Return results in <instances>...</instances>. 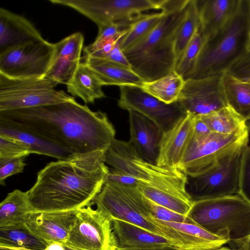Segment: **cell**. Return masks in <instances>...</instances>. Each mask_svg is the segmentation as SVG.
Masks as SVG:
<instances>
[{
	"mask_svg": "<svg viewBox=\"0 0 250 250\" xmlns=\"http://www.w3.org/2000/svg\"><path fill=\"white\" fill-rule=\"evenodd\" d=\"M123 38L117 42L114 48L104 59L131 69V65L121 47V43Z\"/></svg>",
	"mask_w": 250,
	"mask_h": 250,
	"instance_id": "cell-43",
	"label": "cell"
},
{
	"mask_svg": "<svg viewBox=\"0 0 250 250\" xmlns=\"http://www.w3.org/2000/svg\"><path fill=\"white\" fill-rule=\"evenodd\" d=\"M189 0H163L165 15L145 38L124 51L132 70L145 82L157 80L175 69V40Z\"/></svg>",
	"mask_w": 250,
	"mask_h": 250,
	"instance_id": "cell-3",
	"label": "cell"
},
{
	"mask_svg": "<svg viewBox=\"0 0 250 250\" xmlns=\"http://www.w3.org/2000/svg\"><path fill=\"white\" fill-rule=\"evenodd\" d=\"M93 205L112 220H121L166 238L163 225L154 218L146 197L137 187L105 180L89 206Z\"/></svg>",
	"mask_w": 250,
	"mask_h": 250,
	"instance_id": "cell-7",
	"label": "cell"
},
{
	"mask_svg": "<svg viewBox=\"0 0 250 250\" xmlns=\"http://www.w3.org/2000/svg\"><path fill=\"white\" fill-rule=\"evenodd\" d=\"M250 51V0H241L229 23L206 41L196 65L185 80L221 75Z\"/></svg>",
	"mask_w": 250,
	"mask_h": 250,
	"instance_id": "cell-4",
	"label": "cell"
},
{
	"mask_svg": "<svg viewBox=\"0 0 250 250\" xmlns=\"http://www.w3.org/2000/svg\"><path fill=\"white\" fill-rule=\"evenodd\" d=\"M130 139L141 157L157 165L163 132L151 121L133 110H129Z\"/></svg>",
	"mask_w": 250,
	"mask_h": 250,
	"instance_id": "cell-19",
	"label": "cell"
},
{
	"mask_svg": "<svg viewBox=\"0 0 250 250\" xmlns=\"http://www.w3.org/2000/svg\"><path fill=\"white\" fill-rule=\"evenodd\" d=\"M185 80L174 70L153 81L145 82L141 88L159 100L167 104L178 101Z\"/></svg>",
	"mask_w": 250,
	"mask_h": 250,
	"instance_id": "cell-29",
	"label": "cell"
},
{
	"mask_svg": "<svg viewBox=\"0 0 250 250\" xmlns=\"http://www.w3.org/2000/svg\"><path fill=\"white\" fill-rule=\"evenodd\" d=\"M105 163L136 178L138 186L193 203L187 190L188 177L185 173L178 168L162 167L146 161L129 141L114 139L105 152Z\"/></svg>",
	"mask_w": 250,
	"mask_h": 250,
	"instance_id": "cell-6",
	"label": "cell"
},
{
	"mask_svg": "<svg viewBox=\"0 0 250 250\" xmlns=\"http://www.w3.org/2000/svg\"><path fill=\"white\" fill-rule=\"evenodd\" d=\"M229 71L239 79L250 82V51L242 57Z\"/></svg>",
	"mask_w": 250,
	"mask_h": 250,
	"instance_id": "cell-41",
	"label": "cell"
},
{
	"mask_svg": "<svg viewBox=\"0 0 250 250\" xmlns=\"http://www.w3.org/2000/svg\"><path fill=\"white\" fill-rule=\"evenodd\" d=\"M54 50V43L44 40L7 50L0 54V74L15 78L44 77Z\"/></svg>",
	"mask_w": 250,
	"mask_h": 250,
	"instance_id": "cell-13",
	"label": "cell"
},
{
	"mask_svg": "<svg viewBox=\"0 0 250 250\" xmlns=\"http://www.w3.org/2000/svg\"><path fill=\"white\" fill-rule=\"evenodd\" d=\"M137 188L145 197L151 201L184 215L187 216L193 203L145 186L139 185Z\"/></svg>",
	"mask_w": 250,
	"mask_h": 250,
	"instance_id": "cell-35",
	"label": "cell"
},
{
	"mask_svg": "<svg viewBox=\"0 0 250 250\" xmlns=\"http://www.w3.org/2000/svg\"><path fill=\"white\" fill-rule=\"evenodd\" d=\"M0 123L39 136L81 154L106 151L115 129L105 112L94 111L73 99L60 104L0 111Z\"/></svg>",
	"mask_w": 250,
	"mask_h": 250,
	"instance_id": "cell-1",
	"label": "cell"
},
{
	"mask_svg": "<svg viewBox=\"0 0 250 250\" xmlns=\"http://www.w3.org/2000/svg\"><path fill=\"white\" fill-rule=\"evenodd\" d=\"M228 105L246 121H250V82L241 80L229 71L222 75Z\"/></svg>",
	"mask_w": 250,
	"mask_h": 250,
	"instance_id": "cell-24",
	"label": "cell"
},
{
	"mask_svg": "<svg viewBox=\"0 0 250 250\" xmlns=\"http://www.w3.org/2000/svg\"><path fill=\"white\" fill-rule=\"evenodd\" d=\"M159 220L164 224L180 232L190 235L209 245L213 250L219 248L229 243V239L228 237L214 234L194 223H178Z\"/></svg>",
	"mask_w": 250,
	"mask_h": 250,
	"instance_id": "cell-34",
	"label": "cell"
},
{
	"mask_svg": "<svg viewBox=\"0 0 250 250\" xmlns=\"http://www.w3.org/2000/svg\"><path fill=\"white\" fill-rule=\"evenodd\" d=\"M238 194L250 203V146L248 145L242 155Z\"/></svg>",
	"mask_w": 250,
	"mask_h": 250,
	"instance_id": "cell-38",
	"label": "cell"
},
{
	"mask_svg": "<svg viewBox=\"0 0 250 250\" xmlns=\"http://www.w3.org/2000/svg\"><path fill=\"white\" fill-rule=\"evenodd\" d=\"M83 42V35L76 32L54 43L52 60L44 77L67 85L80 63Z\"/></svg>",
	"mask_w": 250,
	"mask_h": 250,
	"instance_id": "cell-18",
	"label": "cell"
},
{
	"mask_svg": "<svg viewBox=\"0 0 250 250\" xmlns=\"http://www.w3.org/2000/svg\"><path fill=\"white\" fill-rule=\"evenodd\" d=\"M117 249H145L165 246L177 247L175 243L132 224L112 220Z\"/></svg>",
	"mask_w": 250,
	"mask_h": 250,
	"instance_id": "cell-22",
	"label": "cell"
},
{
	"mask_svg": "<svg viewBox=\"0 0 250 250\" xmlns=\"http://www.w3.org/2000/svg\"><path fill=\"white\" fill-rule=\"evenodd\" d=\"M61 246L63 250H79L64 245H62Z\"/></svg>",
	"mask_w": 250,
	"mask_h": 250,
	"instance_id": "cell-47",
	"label": "cell"
},
{
	"mask_svg": "<svg viewBox=\"0 0 250 250\" xmlns=\"http://www.w3.org/2000/svg\"><path fill=\"white\" fill-rule=\"evenodd\" d=\"M81 60L93 71L103 86L141 87L145 82L131 69L109 60L84 56Z\"/></svg>",
	"mask_w": 250,
	"mask_h": 250,
	"instance_id": "cell-23",
	"label": "cell"
},
{
	"mask_svg": "<svg viewBox=\"0 0 250 250\" xmlns=\"http://www.w3.org/2000/svg\"><path fill=\"white\" fill-rule=\"evenodd\" d=\"M205 42L199 25L175 67V70L185 80L193 70Z\"/></svg>",
	"mask_w": 250,
	"mask_h": 250,
	"instance_id": "cell-33",
	"label": "cell"
},
{
	"mask_svg": "<svg viewBox=\"0 0 250 250\" xmlns=\"http://www.w3.org/2000/svg\"><path fill=\"white\" fill-rule=\"evenodd\" d=\"M78 211L30 212L25 226L32 233L51 246H62L75 222Z\"/></svg>",
	"mask_w": 250,
	"mask_h": 250,
	"instance_id": "cell-16",
	"label": "cell"
},
{
	"mask_svg": "<svg viewBox=\"0 0 250 250\" xmlns=\"http://www.w3.org/2000/svg\"><path fill=\"white\" fill-rule=\"evenodd\" d=\"M105 152L72 155L47 164L26 191L30 211H64L89 206L109 172Z\"/></svg>",
	"mask_w": 250,
	"mask_h": 250,
	"instance_id": "cell-2",
	"label": "cell"
},
{
	"mask_svg": "<svg viewBox=\"0 0 250 250\" xmlns=\"http://www.w3.org/2000/svg\"><path fill=\"white\" fill-rule=\"evenodd\" d=\"M51 245L24 225L0 230V247L23 250H47Z\"/></svg>",
	"mask_w": 250,
	"mask_h": 250,
	"instance_id": "cell-30",
	"label": "cell"
},
{
	"mask_svg": "<svg viewBox=\"0 0 250 250\" xmlns=\"http://www.w3.org/2000/svg\"><path fill=\"white\" fill-rule=\"evenodd\" d=\"M0 250H15L14 249L0 247Z\"/></svg>",
	"mask_w": 250,
	"mask_h": 250,
	"instance_id": "cell-49",
	"label": "cell"
},
{
	"mask_svg": "<svg viewBox=\"0 0 250 250\" xmlns=\"http://www.w3.org/2000/svg\"><path fill=\"white\" fill-rule=\"evenodd\" d=\"M193 133L194 115L187 113L169 129L163 132L157 165L169 168H178Z\"/></svg>",
	"mask_w": 250,
	"mask_h": 250,
	"instance_id": "cell-17",
	"label": "cell"
},
{
	"mask_svg": "<svg viewBox=\"0 0 250 250\" xmlns=\"http://www.w3.org/2000/svg\"><path fill=\"white\" fill-rule=\"evenodd\" d=\"M200 25L197 0H189L185 17L180 25L175 40L177 63ZM177 64V63H176Z\"/></svg>",
	"mask_w": 250,
	"mask_h": 250,
	"instance_id": "cell-32",
	"label": "cell"
},
{
	"mask_svg": "<svg viewBox=\"0 0 250 250\" xmlns=\"http://www.w3.org/2000/svg\"><path fill=\"white\" fill-rule=\"evenodd\" d=\"M50 2L70 7L86 17L97 26L110 23L121 27L141 17L143 13L161 10L163 0H49Z\"/></svg>",
	"mask_w": 250,
	"mask_h": 250,
	"instance_id": "cell-10",
	"label": "cell"
},
{
	"mask_svg": "<svg viewBox=\"0 0 250 250\" xmlns=\"http://www.w3.org/2000/svg\"><path fill=\"white\" fill-rule=\"evenodd\" d=\"M249 135V132L231 135L212 132L204 135L193 133L178 169L188 177L205 173L238 148L248 145Z\"/></svg>",
	"mask_w": 250,
	"mask_h": 250,
	"instance_id": "cell-8",
	"label": "cell"
},
{
	"mask_svg": "<svg viewBox=\"0 0 250 250\" xmlns=\"http://www.w3.org/2000/svg\"><path fill=\"white\" fill-rule=\"evenodd\" d=\"M105 180L137 187L139 184V180L135 177L113 167L109 168Z\"/></svg>",
	"mask_w": 250,
	"mask_h": 250,
	"instance_id": "cell-42",
	"label": "cell"
},
{
	"mask_svg": "<svg viewBox=\"0 0 250 250\" xmlns=\"http://www.w3.org/2000/svg\"><path fill=\"white\" fill-rule=\"evenodd\" d=\"M46 77L15 78L0 74V111L52 105L75 98Z\"/></svg>",
	"mask_w": 250,
	"mask_h": 250,
	"instance_id": "cell-9",
	"label": "cell"
},
{
	"mask_svg": "<svg viewBox=\"0 0 250 250\" xmlns=\"http://www.w3.org/2000/svg\"><path fill=\"white\" fill-rule=\"evenodd\" d=\"M25 157L0 159V184L5 186V179L10 176L23 172L26 165Z\"/></svg>",
	"mask_w": 250,
	"mask_h": 250,
	"instance_id": "cell-40",
	"label": "cell"
},
{
	"mask_svg": "<svg viewBox=\"0 0 250 250\" xmlns=\"http://www.w3.org/2000/svg\"><path fill=\"white\" fill-rule=\"evenodd\" d=\"M199 116L212 132L229 135L249 132L247 121L229 106Z\"/></svg>",
	"mask_w": 250,
	"mask_h": 250,
	"instance_id": "cell-28",
	"label": "cell"
},
{
	"mask_svg": "<svg viewBox=\"0 0 250 250\" xmlns=\"http://www.w3.org/2000/svg\"><path fill=\"white\" fill-rule=\"evenodd\" d=\"M118 106L127 111L133 110L153 122L162 131L169 129L186 114L180 102L167 104L145 92L141 87H120Z\"/></svg>",
	"mask_w": 250,
	"mask_h": 250,
	"instance_id": "cell-14",
	"label": "cell"
},
{
	"mask_svg": "<svg viewBox=\"0 0 250 250\" xmlns=\"http://www.w3.org/2000/svg\"><path fill=\"white\" fill-rule=\"evenodd\" d=\"M165 15L164 10L160 12L144 14L131 22L128 31L123 37L121 47L124 51L131 47L148 35L160 23Z\"/></svg>",
	"mask_w": 250,
	"mask_h": 250,
	"instance_id": "cell-31",
	"label": "cell"
},
{
	"mask_svg": "<svg viewBox=\"0 0 250 250\" xmlns=\"http://www.w3.org/2000/svg\"><path fill=\"white\" fill-rule=\"evenodd\" d=\"M15 250H20V249H14Z\"/></svg>",
	"mask_w": 250,
	"mask_h": 250,
	"instance_id": "cell-51",
	"label": "cell"
},
{
	"mask_svg": "<svg viewBox=\"0 0 250 250\" xmlns=\"http://www.w3.org/2000/svg\"><path fill=\"white\" fill-rule=\"evenodd\" d=\"M222 75L185 80L178 101L186 113L202 115L228 106Z\"/></svg>",
	"mask_w": 250,
	"mask_h": 250,
	"instance_id": "cell-15",
	"label": "cell"
},
{
	"mask_svg": "<svg viewBox=\"0 0 250 250\" xmlns=\"http://www.w3.org/2000/svg\"><path fill=\"white\" fill-rule=\"evenodd\" d=\"M187 216L210 233L228 237L234 250L250 235V203L239 194L193 201Z\"/></svg>",
	"mask_w": 250,
	"mask_h": 250,
	"instance_id": "cell-5",
	"label": "cell"
},
{
	"mask_svg": "<svg viewBox=\"0 0 250 250\" xmlns=\"http://www.w3.org/2000/svg\"><path fill=\"white\" fill-rule=\"evenodd\" d=\"M30 154L29 148L22 141L0 134V159L25 158Z\"/></svg>",
	"mask_w": 250,
	"mask_h": 250,
	"instance_id": "cell-36",
	"label": "cell"
},
{
	"mask_svg": "<svg viewBox=\"0 0 250 250\" xmlns=\"http://www.w3.org/2000/svg\"><path fill=\"white\" fill-rule=\"evenodd\" d=\"M210 132L207 125L201 119L199 115H194V133L204 135Z\"/></svg>",
	"mask_w": 250,
	"mask_h": 250,
	"instance_id": "cell-44",
	"label": "cell"
},
{
	"mask_svg": "<svg viewBox=\"0 0 250 250\" xmlns=\"http://www.w3.org/2000/svg\"><path fill=\"white\" fill-rule=\"evenodd\" d=\"M127 31L128 28L118 36L95 40L93 43L83 48V56L105 58L114 48L117 42L126 35Z\"/></svg>",
	"mask_w": 250,
	"mask_h": 250,
	"instance_id": "cell-37",
	"label": "cell"
},
{
	"mask_svg": "<svg viewBox=\"0 0 250 250\" xmlns=\"http://www.w3.org/2000/svg\"><path fill=\"white\" fill-rule=\"evenodd\" d=\"M63 245L79 250H116L117 246L112 219L90 206L79 209Z\"/></svg>",
	"mask_w": 250,
	"mask_h": 250,
	"instance_id": "cell-12",
	"label": "cell"
},
{
	"mask_svg": "<svg viewBox=\"0 0 250 250\" xmlns=\"http://www.w3.org/2000/svg\"><path fill=\"white\" fill-rule=\"evenodd\" d=\"M0 134L17 139L29 148L31 154L46 155L60 159L73 155L59 146L32 133L0 123Z\"/></svg>",
	"mask_w": 250,
	"mask_h": 250,
	"instance_id": "cell-27",
	"label": "cell"
},
{
	"mask_svg": "<svg viewBox=\"0 0 250 250\" xmlns=\"http://www.w3.org/2000/svg\"><path fill=\"white\" fill-rule=\"evenodd\" d=\"M146 198L154 218L167 222L194 223L187 216L174 212Z\"/></svg>",
	"mask_w": 250,
	"mask_h": 250,
	"instance_id": "cell-39",
	"label": "cell"
},
{
	"mask_svg": "<svg viewBox=\"0 0 250 250\" xmlns=\"http://www.w3.org/2000/svg\"><path fill=\"white\" fill-rule=\"evenodd\" d=\"M66 85L67 91L72 96L78 97L85 104H94L96 100L105 97L102 89L103 85L96 76L81 62Z\"/></svg>",
	"mask_w": 250,
	"mask_h": 250,
	"instance_id": "cell-25",
	"label": "cell"
},
{
	"mask_svg": "<svg viewBox=\"0 0 250 250\" xmlns=\"http://www.w3.org/2000/svg\"><path fill=\"white\" fill-rule=\"evenodd\" d=\"M30 212L26 191L14 190L0 204V230L24 225Z\"/></svg>",
	"mask_w": 250,
	"mask_h": 250,
	"instance_id": "cell-26",
	"label": "cell"
},
{
	"mask_svg": "<svg viewBox=\"0 0 250 250\" xmlns=\"http://www.w3.org/2000/svg\"><path fill=\"white\" fill-rule=\"evenodd\" d=\"M241 0H197L200 29L205 42L214 37L230 21Z\"/></svg>",
	"mask_w": 250,
	"mask_h": 250,
	"instance_id": "cell-21",
	"label": "cell"
},
{
	"mask_svg": "<svg viewBox=\"0 0 250 250\" xmlns=\"http://www.w3.org/2000/svg\"><path fill=\"white\" fill-rule=\"evenodd\" d=\"M237 250H250V235L246 239L243 245Z\"/></svg>",
	"mask_w": 250,
	"mask_h": 250,
	"instance_id": "cell-46",
	"label": "cell"
},
{
	"mask_svg": "<svg viewBox=\"0 0 250 250\" xmlns=\"http://www.w3.org/2000/svg\"><path fill=\"white\" fill-rule=\"evenodd\" d=\"M246 146L238 148L205 173L187 176V190L193 202L238 194L241 161Z\"/></svg>",
	"mask_w": 250,
	"mask_h": 250,
	"instance_id": "cell-11",
	"label": "cell"
},
{
	"mask_svg": "<svg viewBox=\"0 0 250 250\" xmlns=\"http://www.w3.org/2000/svg\"><path fill=\"white\" fill-rule=\"evenodd\" d=\"M44 40L27 19L0 8V54L28 43Z\"/></svg>",
	"mask_w": 250,
	"mask_h": 250,
	"instance_id": "cell-20",
	"label": "cell"
},
{
	"mask_svg": "<svg viewBox=\"0 0 250 250\" xmlns=\"http://www.w3.org/2000/svg\"><path fill=\"white\" fill-rule=\"evenodd\" d=\"M213 250H232L231 248H229L226 247H221L219 248L214 249Z\"/></svg>",
	"mask_w": 250,
	"mask_h": 250,
	"instance_id": "cell-48",
	"label": "cell"
},
{
	"mask_svg": "<svg viewBox=\"0 0 250 250\" xmlns=\"http://www.w3.org/2000/svg\"><path fill=\"white\" fill-rule=\"evenodd\" d=\"M116 250H185L174 246H165L145 249H119Z\"/></svg>",
	"mask_w": 250,
	"mask_h": 250,
	"instance_id": "cell-45",
	"label": "cell"
},
{
	"mask_svg": "<svg viewBox=\"0 0 250 250\" xmlns=\"http://www.w3.org/2000/svg\"><path fill=\"white\" fill-rule=\"evenodd\" d=\"M247 124L248 130H249V133L250 134V121L247 122Z\"/></svg>",
	"mask_w": 250,
	"mask_h": 250,
	"instance_id": "cell-50",
	"label": "cell"
}]
</instances>
